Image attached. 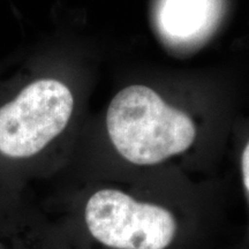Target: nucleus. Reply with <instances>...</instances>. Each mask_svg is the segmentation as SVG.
<instances>
[{
  "label": "nucleus",
  "instance_id": "nucleus-1",
  "mask_svg": "<svg viewBox=\"0 0 249 249\" xmlns=\"http://www.w3.org/2000/svg\"><path fill=\"white\" fill-rule=\"evenodd\" d=\"M107 129L119 155L135 165H156L182 154L196 138L188 114L140 85L114 96L107 108Z\"/></svg>",
  "mask_w": 249,
  "mask_h": 249
},
{
  "label": "nucleus",
  "instance_id": "nucleus-2",
  "mask_svg": "<svg viewBox=\"0 0 249 249\" xmlns=\"http://www.w3.org/2000/svg\"><path fill=\"white\" fill-rule=\"evenodd\" d=\"M85 219L92 238L111 249H167L179 231L178 220L167 208L139 201L117 188L93 193Z\"/></svg>",
  "mask_w": 249,
  "mask_h": 249
},
{
  "label": "nucleus",
  "instance_id": "nucleus-3",
  "mask_svg": "<svg viewBox=\"0 0 249 249\" xmlns=\"http://www.w3.org/2000/svg\"><path fill=\"white\" fill-rule=\"evenodd\" d=\"M73 110V95L60 81L30 83L0 107V152L12 158L38 154L66 128Z\"/></svg>",
  "mask_w": 249,
  "mask_h": 249
},
{
  "label": "nucleus",
  "instance_id": "nucleus-4",
  "mask_svg": "<svg viewBox=\"0 0 249 249\" xmlns=\"http://www.w3.org/2000/svg\"><path fill=\"white\" fill-rule=\"evenodd\" d=\"M211 13V0H164L160 26L173 38H188L204 29Z\"/></svg>",
  "mask_w": 249,
  "mask_h": 249
},
{
  "label": "nucleus",
  "instance_id": "nucleus-5",
  "mask_svg": "<svg viewBox=\"0 0 249 249\" xmlns=\"http://www.w3.org/2000/svg\"><path fill=\"white\" fill-rule=\"evenodd\" d=\"M241 169H242V179H244V185L249 193V142L246 145L244 152H242L241 160Z\"/></svg>",
  "mask_w": 249,
  "mask_h": 249
}]
</instances>
